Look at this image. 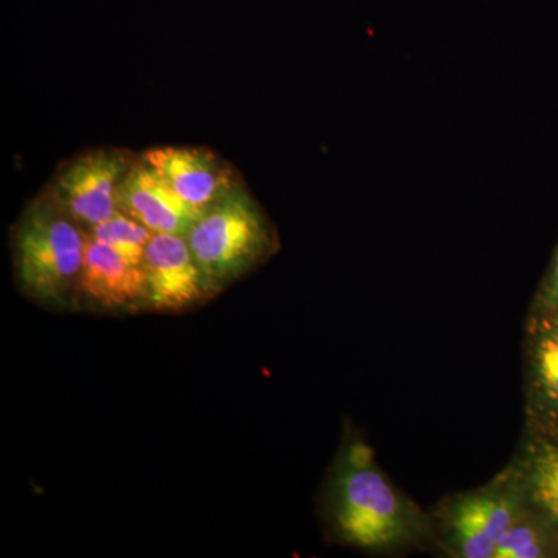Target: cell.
Wrapping results in <instances>:
<instances>
[{"label": "cell", "instance_id": "obj_3", "mask_svg": "<svg viewBox=\"0 0 558 558\" xmlns=\"http://www.w3.org/2000/svg\"><path fill=\"white\" fill-rule=\"evenodd\" d=\"M185 238L216 293L279 250L277 227L244 185L205 209Z\"/></svg>", "mask_w": 558, "mask_h": 558}, {"label": "cell", "instance_id": "obj_11", "mask_svg": "<svg viewBox=\"0 0 558 558\" xmlns=\"http://www.w3.org/2000/svg\"><path fill=\"white\" fill-rule=\"evenodd\" d=\"M506 468L527 508L558 529V432L523 428Z\"/></svg>", "mask_w": 558, "mask_h": 558}, {"label": "cell", "instance_id": "obj_8", "mask_svg": "<svg viewBox=\"0 0 558 558\" xmlns=\"http://www.w3.org/2000/svg\"><path fill=\"white\" fill-rule=\"evenodd\" d=\"M521 357L523 428L558 432V319L527 311Z\"/></svg>", "mask_w": 558, "mask_h": 558}, {"label": "cell", "instance_id": "obj_10", "mask_svg": "<svg viewBox=\"0 0 558 558\" xmlns=\"http://www.w3.org/2000/svg\"><path fill=\"white\" fill-rule=\"evenodd\" d=\"M119 209L154 233L186 236L201 213L190 207L140 156L119 193Z\"/></svg>", "mask_w": 558, "mask_h": 558}, {"label": "cell", "instance_id": "obj_12", "mask_svg": "<svg viewBox=\"0 0 558 558\" xmlns=\"http://www.w3.org/2000/svg\"><path fill=\"white\" fill-rule=\"evenodd\" d=\"M494 558H558V529L526 508L499 542Z\"/></svg>", "mask_w": 558, "mask_h": 558}, {"label": "cell", "instance_id": "obj_9", "mask_svg": "<svg viewBox=\"0 0 558 558\" xmlns=\"http://www.w3.org/2000/svg\"><path fill=\"white\" fill-rule=\"evenodd\" d=\"M140 159L201 215L242 185L233 168L207 148L160 146L140 154Z\"/></svg>", "mask_w": 558, "mask_h": 558}, {"label": "cell", "instance_id": "obj_2", "mask_svg": "<svg viewBox=\"0 0 558 558\" xmlns=\"http://www.w3.org/2000/svg\"><path fill=\"white\" fill-rule=\"evenodd\" d=\"M86 245V230L40 193L11 230L17 288L39 306L73 312Z\"/></svg>", "mask_w": 558, "mask_h": 558}, {"label": "cell", "instance_id": "obj_6", "mask_svg": "<svg viewBox=\"0 0 558 558\" xmlns=\"http://www.w3.org/2000/svg\"><path fill=\"white\" fill-rule=\"evenodd\" d=\"M73 312L98 315L149 312L148 282L143 264L87 236Z\"/></svg>", "mask_w": 558, "mask_h": 558}, {"label": "cell", "instance_id": "obj_7", "mask_svg": "<svg viewBox=\"0 0 558 558\" xmlns=\"http://www.w3.org/2000/svg\"><path fill=\"white\" fill-rule=\"evenodd\" d=\"M143 269L148 282L149 312L179 314L218 295L194 258L189 241L180 234L154 233Z\"/></svg>", "mask_w": 558, "mask_h": 558}, {"label": "cell", "instance_id": "obj_13", "mask_svg": "<svg viewBox=\"0 0 558 558\" xmlns=\"http://www.w3.org/2000/svg\"><path fill=\"white\" fill-rule=\"evenodd\" d=\"M86 233L92 240L117 250L121 255L137 264H143L146 248L154 236V231L120 209L112 218L86 229Z\"/></svg>", "mask_w": 558, "mask_h": 558}, {"label": "cell", "instance_id": "obj_14", "mask_svg": "<svg viewBox=\"0 0 558 558\" xmlns=\"http://www.w3.org/2000/svg\"><path fill=\"white\" fill-rule=\"evenodd\" d=\"M529 311L539 312L548 317L558 319V240L545 274L539 279Z\"/></svg>", "mask_w": 558, "mask_h": 558}, {"label": "cell", "instance_id": "obj_1", "mask_svg": "<svg viewBox=\"0 0 558 558\" xmlns=\"http://www.w3.org/2000/svg\"><path fill=\"white\" fill-rule=\"evenodd\" d=\"M323 515L330 538L366 556L439 553L432 512L396 486L354 429L344 436L330 470Z\"/></svg>", "mask_w": 558, "mask_h": 558}, {"label": "cell", "instance_id": "obj_5", "mask_svg": "<svg viewBox=\"0 0 558 558\" xmlns=\"http://www.w3.org/2000/svg\"><path fill=\"white\" fill-rule=\"evenodd\" d=\"M137 157L121 149H90L60 165L43 191L84 230L119 211V193Z\"/></svg>", "mask_w": 558, "mask_h": 558}, {"label": "cell", "instance_id": "obj_4", "mask_svg": "<svg viewBox=\"0 0 558 558\" xmlns=\"http://www.w3.org/2000/svg\"><path fill=\"white\" fill-rule=\"evenodd\" d=\"M526 508L508 468L483 486L447 495L429 509L438 532V556L494 558L499 542Z\"/></svg>", "mask_w": 558, "mask_h": 558}]
</instances>
